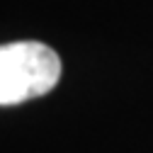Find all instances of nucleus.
Returning <instances> with one entry per match:
<instances>
[{"label": "nucleus", "mask_w": 153, "mask_h": 153, "mask_svg": "<svg viewBox=\"0 0 153 153\" xmlns=\"http://www.w3.org/2000/svg\"><path fill=\"white\" fill-rule=\"evenodd\" d=\"M61 78V59L42 42L0 44V105H20L51 92Z\"/></svg>", "instance_id": "obj_1"}]
</instances>
